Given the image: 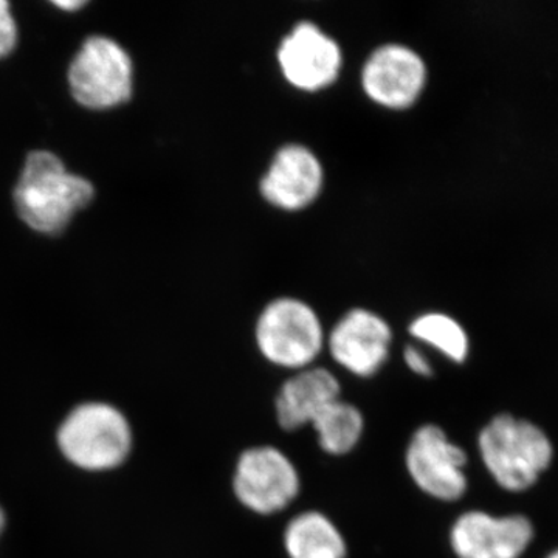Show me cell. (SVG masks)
Segmentation results:
<instances>
[{"label":"cell","mask_w":558,"mask_h":558,"mask_svg":"<svg viewBox=\"0 0 558 558\" xmlns=\"http://www.w3.org/2000/svg\"><path fill=\"white\" fill-rule=\"evenodd\" d=\"M54 449L76 472L110 475L128 465L134 454V424L110 400H81L58 422Z\"/></svg>","instance_id":"cell-1"},{"label":"cell","mask_w":558,"mask_h":558,"mask_svg":"<svg viewBox=\"0 0 558 558\" xmlns=\"http://www.w3.org/2000/svg\"><path fill=\"white\" fill-rule=\"evenodd\" d=\"M94 196L89 180L70 172L60 157L49 150H33L22 168L13 201L17 215L32 230L58 234Z\"/></svg>","instance_id":"cell-2"},{"label":"cell","mask_w":558,"mask_h":558,"mask_svg":"<svg viewBox=\"0 0 558 558\" xmlns=\"http://www.w3.org/2000/svg\"><path fill=\"white\" fill-rule=\"evenodd\" d=\"M478 450L492 478L509 492L534 486L554 457L548 435L532 422L512 414H499L481 429Z\"/></svg>","instance_id":"cell-3"},{"label":"cell","mask_w":558,"mask_h":558,"mask_svg":"<svg viewBox=\"0 0 558 558\" xmlns=\"http://www.w3.org/2000/svg\"><path fill=\"white\" fill-rule=\"evenodd\" d=\"M256 344L263 357L279 368H311L326 344L325 330L310 304L278 299L259 315Z\"/></svg>","instance_id":"cell-4"},{"label":"cell","mask_w":558,"mask_h":558,"mask_svg":"<svg viewBox=\"0 0 558 558\" xmlns=\"http://www.w3.org/2000/svg\"><path fill=\"white\" fill-rule=\"evenodd\" d=\"M68 80L72 97L84 108L112 109L130 100L134 68L128 51L116 40L92 36L73 58Z\"/></svg>","instance_id":"cell-5"},{"label":"cell","mask_w":558,"mask_h":558,"mask_svg":"<svg viewBox=\"0 0 558 558\" xmlns=\"http://www.w3.org/2000/svg\"><path fill=\"white\" fill-rule=\"evenodd\" d=\"M234 497L256 515H275L289 508L301 490L299 469L274 446L242 451L231 481Z\"/></svg>","instance_id":"cell-6"},{"label":"cell","mask_w":558,"mask_h":558,"mask_svg":"<svg viewBox=\"0 0 558 558\" xmlns=\"http://www.w3.org/2000/svg\"><path fill=\"white\" fill-rule=\"evenodd\" d=\"M468 453L435 424L418 427L405 450V468L418 490L442 502L458 501L468 492Z\"/></svg>","instance_id":"cell-7"},{"label":"cell","mask_w":558,"mask_h":558,"mask_svg":"<svg viewBox=\"0 0 558 558\" xmlns=\"http://www.w3.org/2000/svg\"><path fill=\"white\" fill-rule=\"evenodd\" d=\"M534 538L523 515L495 517L469 510L450 529V548L458 558H520Z\"/></svg>","instance_id":"cell-8"},{"label":"cell","mask_w":558,"mask_h":558,"mask_svg":"<svg viewBox=\"0 0 558 558\" xmlns=\"http://www.w3.org/2000/svg\"><path fill=\"white\" fill-rule=\"evenodd\" d=\"M391 340V328L380 315L352 310L333 326L326 344L341 368L368 379L387 363Z\"/></svg>","instance_id":"cell-9"},{"label":"cell","mask_w":558,"mask_h":558,"mask_svg":"<svg viewBox=\"0 0 558 558\" xmlns=\"http://www.w3.org/2000/svg\"><path fill=\"white\" fill-rule=\"evenodd\" d=\"M427 81V68L407 46L387 44L371 53L362 70V86L371 100L389 109H405L417 100Z\"/></svg>","instance_id":"cell-10"},{"label":"cell","mask_w":558,"mask_h":558,"mask_svg":"<svg viewBox=\"0 0 558 558\" xmlns=\"http://www.w3.org/2000/svg\"><path fill=\"white\" fill-rule=\"evenodd\" d=\"M279 68L290 84L304 90L328 87L339 76L341 50L336 39L312 22H300L281 40Z\"/></svg>","instance_id":"cell-11"},{"label":"cell","mask_w":558,"mask_h":558,"mask_svg":"<svg viewBox=\"0 0 558 558\" xmlns=\"http://www.w3.org/2000/svg\"><path fill=\"white\" fill-rule=\"evenodd\" d=\"M323 180L322 163L310 148L282 146L260 180V193L275 207L293 211L317 199Z\"/></svg>","instance_id":"cell-12"},{"label":"cell","mask_w":558,"mask_h":558,"mask_svg":"<svg viewBox=\"0 0 558 558\" xmlns=\"http://www.w3.org/2000/svg\"><path fill=\"white\" fill-rule=\"evenodd\" d=\"M341 398V385L332 371L311 366L296 371L279 388L275 414L284 432H296L314 422L329 403Z\"/></svg>","instance_id":"cell-13"},{"label":"cell","mask_w":558,"mask_h":558,"mask_svg":"<svg viewBox=\"0 0 558 558\" xmlns=\"http://www.w3.org/2000/svg\"><path fill=\"white\" fill-rule=\"evenodd\" d=\"M282 539L289 558L348 557L343 532L319 510H306L293 517Z\"/></svg>","instance_id":"cell-14"},{"label":"cell","mask_w":558,"mask_h":558,"mask_svg":"<svg viewBox=\"0 0 558 558\" xmlns=\"http://www.w3.org/2000/svg\"><path fill=\"white\" fill-rule=\"evenodd\" d=\"M319 449L332 457H343L359 446L365 432L362 411L343 399L333 400L312 422Z\"/></svg>","instance_id":"cell-15"},{"label":"cell","mask_w":558,"mask_h":558,"mask_svg":"<svg viewBox=\"0 0 558 558\" xmlns=\"http://www.w3.org/2000/svg\"><path fill=\"white\" fill-rule=\"evenodd\" d=\"M410 332L414 339L438 349L453 362H465L469 355V337L464 328L451 318L450 315L429 312L421 315L410 325Z\"/></svg>","instance_id":"cell-16"},{"label":"cell","mask_w":558,"mask_h":558,"mask_svg":"<svg viewBox=\"0 0 558 558\" xmlns=\"http://www.w3.org/2000/svg\"><path fill=\"white\" fill-rule=\"evenodd\" d=\"M17 28L10 3L0 0V58H5L16 47Z\"/></svg>","instance_id":"cell-17"},{"label":"cell","mask_w":558,"mask_h":558,"mask_svg":"<svg viewBox=\"0 0 558 558\" xmlns=\"http://www.w3.org/2000/svg\"><path fill=\"white\" fill-rule=\"evenodd\" d=\"M403 362H405L407 368H409L411 373L416 374V376H433L432 363H429L427 355L416 347L405 348V351H403Z\"/></svg>","instance_id":"cell-18"},{"label":"cell","mask_w":558,"mask_h":558,"mask_svg":"<svg viewBox=\"0 0 558 558\" xmlns=\"http://www.w3.org/2000/svg\"><path fill=\"white\" fill-rule=\"evenodd\" d=\"M54 5L61 10L73 11L86 5V2H81V0H61V2H54Z\"/></svg>","instance_id":"cell-19"},{"label":"cell","mask_w":558,"mask_h":558,"mask_svg":"<svg viewBox=\"0 0 558 558\" xmlns=\"http://www.w3.org/2000/svg\"><path fill=\"white\" fill-rule=\"evenodd\" d=\"M7 526H9V515H7V510L3 508L2 502H0V542H2L3 535H5Z\"/></svg>","instance_id":"cell-20"},{"label":"cell","mask_w":558,"mask_h":558,"mask_svg":"<svg viewBox=\"0 0 558 558\" xmlns=\"http://www.w3.org/2000/svg\"><path fill=\"white\" fill-rule=\"evenodd\" d=\"M548 558H558V550H556L554 554H550Z\"/></svg>","instance_id":"cell-21"}]
</instances>
